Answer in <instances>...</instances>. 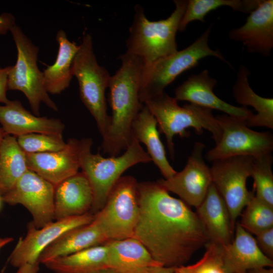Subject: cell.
<instances>
[{
	"mask_svg": "<svg viewBox=\"0 0 273 273\" xmlns=\"http://www.w3.org/2000/svg\"><path fill=\"white\" fill-rule=\"evenodd\" d=\"M139 215L133 238L162 266L185 265L209 242L196 214L157 181L138 183Z\"/></svg>",
	"mask_w": 273,
	"mask_h": 273,
	"instance_id": "obj_1",
	"label": "cell"
},
{
	"mask_svg": "<svg viewBox=\"0 0 273 273\" xmlns=\"http://www.w3.org/2000/svg\"><path fill=\"white\" fill-rule=\"evenodd\" d=\"M120 59L121 66L109 81L112 114L102 144L103 153L110 156H118L129 145L132 123L144 105L140 97L143 61L127 52Z\"/></svg>",
	"mask_w": 273,
	"mask_h": 273,
	"instance_id": "obj_2",
	"label": "cell"
},
{
	"mask_svg": "<svg viewBox=\"0 0 273 273\" xmlns=\"http://www.w3.org/2000/svg\"><path fill=\"white\" fill-rule=\"evenodd\" d=\"M91 139L79 140L80 168L88 180L94 193L92 213L95 214L104 206L107 197L122 173L140 163L151 162V159L140 143L133 136L129 145L121 155L104 157L91 151Z\"/></svg>",
	"mask_w": 273,
	"mask_h": 273,
	"instance_id": "obj_3",
	"label": "cell"
},
{
	"mask_svg": "<svg viewBox=\"0 0 273 273\" xmlns=\"http://www.w3.org/2000/svg\"><path fill=\"white\" fill-rule=\"evenodd\" d=\"M175 9L166 19L156 21L147 19L143 8H134L132 23L126 40V52L142 59L144 68L177 51L175 39L187 1L174 0Z\"/></svg>",
	"mask_w": 273,
	"mask_h": 273,
	"instance_id": "obj_4",
	"label": "cell"
},
{
	"mask_svg": "<svg viewBox=\"0 0 273 273\" xmlns=\"http://www.w3.org/2000/svg\"><path fill=\"white\" fill-rule=\"evenodd\" d=\"M155 118L159 130L166 138L171 157L174 156L173 138L176 134L181 138L187 137L190 133L186 129L192 127L198 134L203 129L211 133L217 144L221 136V129L212 110L196 105L186 104L180 107L174 97L165 92L149 98L143 103Z\"/></svg>",
	"mask_w": 273,
	"mask_h": 273,
	"instance_id": "obj_5",
	"label": "cell"
},
{
	"mask_svg": "<svg viewBox=\"0 0 273 273\" xmlns=\"http://www.w3.org/2000/svg\"><path fill=\"white\" fill-rule=\"evenodd\" d=\"M71 70L78 81L81 100L94 117L103 138L110 123L105 91L111 75L104 67L99 64L94 52L93 38L88 33L83 34Z\"/></svg>",
	"mask_w": 273,
	"mask_h": 273,
	"instance_id": "obj_6",
	"label": "cell"
},
{
	"mask_svg": "<svg viewBox=\"0 0 273 273\" xmlns=\"http://www.w3.org/2000/svg\"><path fill=\"white\" fill-rule=\"evenodd\" d=\"M211 26L191 44L185 49L163 58L143 70L140 100H145L158 96L183 72L195 67L201 59L212 56L229 64L218 50L208 45Z\"/></svg>",
	"mask_w": 273,
	"mask_h": 273,
	"instance_id": "obj_7",
	"label": "cell"
},
{
	"mask_svg": "<svg viewBox=\"0 0 273 273\" xmlns=\"http://www.w3.org/2000/svg\"><path fill=\"white\" fill-rule=\"evenodd\" d=\"M17 49L16 64L9 73L8 90L22 92L27 98L33 114L39 116L40 106L44 103L57 111L58 107L50 97L43 82V74L38 68V47L16 24L10 31Z\"/></svg>",
	"mask_w": 273,
	"mask_h": 273,
	"instance_id": "obj_8",
	"label": "cell"
},
{
	"mask_svg": "<svg viewBox=\"0 0 273 273\" xmlns=\"http://www.w3.org/2000/svg\"><path fill=\"white\" fill-rule=\"evenodd\" d=\"M138 187L133 176H121L94 215L108 241L133 237L139 215Z\"/></svg>",
	"mask_w": 273,
	"mask_h": 273,
	"instance_id": "obj_9",
	"label": "cell"
},
{
	"mask_svg": "<svg viewBox=\"0 0 273 273\" xmlns=\"http://www.w3.org/2000/svg\"><path fill=\"white\" fill-rule=\"evenodd\" d=\"M215 117L221 136L215 146L206 154L208 161L236 156L255 158L272 153L273 135L270 132L254 131L246 124V121L227 114Z\"/></svg>",
	"mask_w": 273,
	"mask_h": 273,
	"instance_id": "obj_10",
	"label": "cell"
},
{
	"mask_svg": "<svg viewBox=\"0 0 273 273\" xmlns=\"http://www.w3.org/2000/svg\"><path fill=\"white\" fill-rule=\"evenodd\" d=\"M254 158L236 156L217 159L210 168L212 183L224 200L235 223L243 209L255 196L246 186L251 176Z\"/></svg>",
	"mask_w": 273,
	"mask_h": 273,
	"instance_id": "obj_11",
	"label": "cell"
},
{
	"mask_svg": "<svg viewBox=\"0 0 273 273\" xmlns=\"http://www.w3.org/2000/svg\"><path fill=\"white\" fill-rule=\"evenodd\" d=\"M54 192L53 185L28 169L2 197L11 205L24 206L33 217V225L39 229L55 219Z\"/></svg>",
	"mask_w": 273,
	"mask_h": 273,
	"instance_id": "obj_12",
	"label": "cell"
},
{
	"mask_svg": "<svg viewBox=\"0 0 273 273\" xmlns=\"http://www.w3.org/2000/svg\"><path fill=\"white\" fill-rule=\"evenodd\" d=\"M204 148V144L196 142L184 169L169 178L157 181L168 192L176 194L196 208L205 199L212 184L210 169L203 156Z\"/></svg>",
	"mask_w": 273,
	"mask_h": 273,
	"instance_id": "obj_13",
	"label": "cell"
},
{
	"mask_svg": "<svg viewBox=\"0 0 273 273\" xmlns=\"http://www.w3.org/2000/svg\"><path fill=\"white\" fill-rule=\"evenodd\" d=\"M94 214H84L56 220L37 229L32 222L28 225L27 234L20 238L9 258L10 263L19 267L26 263L38 262L41 252L51 243L69 230L92 222Z\"/></svg>",
	"mask_w": 273,
	"mask_h": 273,
	"instance_id": "obj_14",
	"label": "cell"
},
{
	"mask_svg": "<svg viewBox=\"0 0 273 273\" xmlns=\"http://www.w3.org/2000/svg\"><path fill=\"white\" fill-rule=\"evenodd\" d=\"M217 84L207 70L192 74L175 90L177 101H185L209 109L223 112L229 116L247 121L254 114L246 107L233 106L217 97L213 88Z\"/></svg>",
	"mask_w": 273,
	"mask_h": 273,
	"instance_id": "obj_15",
	"label": "cell"
},
{
	"mask_svg": "<svg viewBox=\"0 0 273 273\" xmlns=\"http://www.w3.org/2000/svg\"><path fill=\"white\" fill-rule=\"evenodd\" d=\"M229 36L241 42L250 53L270 55L273 48V1L261 0L244 24L231 30Z\"/></svg>",
	"mask_w": 273,
	"mask_h": 273,
	"instance_id": "obj_16",
	"label": "cell"
},
{
	"mask_svg": "<svg viewBox=\"0 0 273 273\" xmlns=\"http://www.w3.org/2000/svg\"><path fill=\"white\" fill-rule=\"evenodd\" d=\"M78 149L79 140L70 139L60 151L26 154L28 168L55 187L78 172Z\"/></svg>",
	"mask_w": 273,
	"mask_h": 273,
	"instance_id": "obj_17",
	"label": "cell"
},
{
	"mask_svg": "<svg viewBox=\"0 0 273 273\" xmlns=\"http://www.w3.org/2000/svg\"><path fill=\"white\" fill-rule=\"evenodd\" d=\"M235 236L232 242L221 246V254L227 273H247L259 267H272L273 261L258 248L255 239L239 222L235 226Z\"/></svg>",
	"mask_w": 273,
	"mask_h": 273,
	"instance_id": "obj_18",
	"label": "cell"
},
{
	"mask_svg": "<svg viewBox=\"0 0 273 273\" xmlns=\"http://www.w3.org/2000/svg\"><path fill=\"white\" fill-rule=\"evenodd\" d=\"M0 123L6 135L16 138L32 133H63L65 129L59 119L33 114L18 100L0 105Z\"/></svg>",
	"mask_w": 273,
	"mask_h": 273,
	"instance_id": "obj_19",
	"label": "cell"
},
{
	"mask_svg": "<svg viewBox=\"0 0 273 273\" xmlns=\"http://www.w3.org/2000/svg\"><path fill=\"white\" fill-rule=\"evenodd\" d=\"M93 202L94 193L88 180L82 172H78L55 187V219L89 212Z\"/></svg>",
	"mask_w": 273,
	"mask_h": 273,
	"instance_id": "obj_20",
	"label": "cell"
},
{
	"mask_svg": "<svg viewBox=\"0 0 273 273\" xmlns=\"http://www.w3.org/2000/svg\"><path fill=\"white\" fill-rule=\"evenodd\" d=\"M196 213L206 231L209 242L222 247L232 242L236 225L224 200L212 183L205 199L196 208Z\"/></svg>",
	"mask_w": 273,
	"mask_h": 273,
	"instance_id": "obj_21",
	"label": "cell"
},
{
	"mask_svg": "<svg viewBox=\"0 0 273 273\" xmlns=\"http://www.w3.org/2000/svg\"><path fill=\"white\" fill-rule=\"evenodd\" d=\"M108 241L98 223H90L72 229L65 233L48 246L40 254L38 261H47L86 249L102 245Z\"/></svg>",
	"mask_w": 273,
	"mask_h": 273,
	"instance_id": "obj_22",
	"label": "cell"
},
{
	"mask_svg": "<svg viewBox=\"0 0 273 273\" xmlns=\"http://www.w3.org/2000/svg\"><path fill=\"white\" fill-rule=\"evenodd\" d=\"M105 244L107 247L109 268L123 273H142L151 266L162 265L134 238L110 240Z\"/></svg>",
	"mask_w": 273,
	"mask_h": 273,
	"instance_id": "obj_23",
	"label": "cell"
},
{
	"mask_svg": "<svg viewBox=\"0 0 273 273\" xmlns=\"http://www.w3.org/2000/svg\"><path fill=\"white\" fill-rule=\"evenodd\" d=\"M157 127L155 118L144 104L132 123L131 134L140 143L145 145L151 160L159 168L164 179H168L176 171L167 159Z\"/></svg>",
	"mask_w": 273,
	"mask_h": 273,
	"instance_id": "obj_24",
	"label": "cell"
},
{
	"mask_svg": "<svg viewBox=\"0 0 273 273\" xmlns=\"http://www.w3.org/2000/svg\"><path fill=\"white\" fill-rule=\"evenodd\" d=\"M56 39L58 51L55 62L43 71V82L49 94H60L70 85L73 77L72 65L79 46L69 40L66 32L59 30Z\"/></svg>",
	"mask_w": 273,
	"mask_h": 273,
	"instance_id": "obj_25",
	"label": "cell"
},
{
	"mask_svg": "<svg viewBox=\"0 0 273 273\" xmlns=\"http://www.w3.org/2000/svg\"><path fill=\"white\" fill-rule=\"evenodd\" d=\"M249 75L247 68L241 65L233 87L234 97L243 106H251L257 112L246 121V124L248 127L264 126L272 129L273 99L262 97L256 94L250 86Z\"/></svg>",
	"mask_w": 273,
	"mask_h": 273,
	"instance_id": "obj_26",
	"label": "cell"
},
{
	"mask_svg": "<svg viewBox=\"0 0 273 273\" xmlns=\"http://www.w3.org/2000/svg\"><path fill=\"white\" fill-rule=\"evenodd\" d=\"M43 264L55 273H91L108 267L107 247L105 243L91 247Z\"/></svg>",
	"mask_w": 273,
	"mask_h": 273,
	"instance_id": "obj_27",
	"label": "cell"
},
{
	"mask_svg": "<svg viewBox=\"0 0 273 273\" xmlns=\"http://www.w3.org/2000/svg\"><path fill=\"white\" fill-rule=\"evenodd\" d=\"M28 169L26 153L17 138L6 135L0 146V194L10 191Z\"/></svg>",
	"mask_w": 273,
	"mask_h": 273,
	"instance_id": "obj_28",
	"label": "cell"
},
{
	"mask_svg": "<svg viewBox=\"0 0 273 273\" xmlns=\"http://www.w3.org/2000/svg\"><path fill=\"white\" fill-rule=\"evenodd\" d=\"M261 0H189L180 22L178 31H184L193 21L205 22L204 18L210 12L226 6L234 11L250 13L259 5Z\"/></svg>",
	"mask_w": 273,
	"mask_h": 273,
	"instance_id": "obj_29",
	"label": "cell"
},
{
	"mask_svg": "<svg viewBox=\"0 0 273 273\" xmlns=\"http://www.w3.org/2000/svg\"><path fill=\"white\" fill-rule=\"evenodd\" d=\"M242 212L240 224L254 235L273 228V206L255 196Z\"/></svg>",
	"mask_w": 273,
	"mask_h": 273,
	"instance_id": "obj_30",
	"label": "cell"
},
{
	"mask_svg": "<svg viewBox=\"0 0 273 273\" xmlns=\"http://www.w3.org/2000/svg\"><path fill=\"white\" fill-rule=\"evenodd\" d=\"M271 153L254 158L251 176L257 198L273 206V174Z\"/></svg>",
	"mask_w": 273,
	"mask_h": 273,
	"instance_id": "obj_31",
	"label": "cell"
},
{
	"mask_svg": "<svg viewBox=\"0 0 273 273\" xmlns=\"http://www.w3.org/2000/svg\"><path fill=\"white\" fill-rule=\"evenodd\" d=\"M17 140L26 154L58 151L67 145L62 133H32L18 136Z\"/></svg>",
	"mask_w": 273,
	"mask_h": 273,
	"instance_id": "obj_32",
	"label": "cell"
},
{
	"mask_svg": "<svg viewBox=\"0 0 273 273\" xmlns=\"http://www.w3.org/2000/svg\"><path fill=\"white\" fill-rule=\"evenodd\" d=\"M202 258L196 263L174 268V273H227L223 263L221 247L209 242Z\"/></svg>",
	"mask_w": 273,
	"mask_h": 273,
	"instance_id": "obj_33",
	"label": "cell"
},
{
	"mask_svg": "<svg viewBox=\"0 0 273 273\" xmlns=\"http://www.w3.org/2000/svg\"><path fill=\"white\" fill-rule=\"evenodd\" d=\"M255 239L260 251L268 258L273 259V228L264 230L257 235Z\"/></svg>",
	"mask_w": 273,
	"mask_h": 273,
	"instance_id": "obj_34",
	"label": "cell"
},
{
	"mask_svg": "<svg viewBox=\"0 0 273 273\" xmlns=\"http://www.w3.org/2000/svg\"><path fill=\"white\" fill-rule=\"evenodd\" d=\"M11 67H2L0 66V103L5 105L10 101L7 97V92L8 90L9 73Z\"/></svg>",
	"mask_w": 273,
	"mask_h": 273,
	"instance_id": "obj_35",
	"label": "cell"
},
{
	"mask_svg": "<svg viewBox=\"0 0 273 273\" xmlns=\"http://www.w3.org/2000/svg\"><path fill=\"white\" fill-rule=\"evenodd\" d=\"M16 24L15 16L10 13L0 14V36L6 34Z\"/></svg>",
	"mask_w": 273,
	"mask_h": 273,
	"instance_id": "obj_36",
	"label": "cell"
},
{
	"mask_svg": "<svg viewBox=\"0 0 273 273\" xmlns=\"http://www.w3.org/2000/svg\"><path fill=\"white\" fill-rule=\"evenodd\" d=\"M39 262L26 263L18 267L16 273H37L39 270Z\"/></svg>",
	"mask_w": 273,
	"mask_h": 273,
	"instance_id": "obj_37",
	"label": "cell"
},
{
	"mask_svg": "<svg viewBox=\"0 0 273 273\" xmlns=\"http://www.w3.org/2000/svg\"><path fill=\"white\" fill-rule=\"evenodd\" d=\"M142 273H174V268L162 265L153 266L146 269Z\"/></svg>",
	"mask_w": 273,
	"mask_h": 273,
	"instance_id": "obj_38",
	"label": "cell"
},
{
	"mask_svg": "<svg viewBox=\"0 0 273 273\" xmlns=\"http://www.w3.org/2000/svg\"><path fill=\"white\" fill-rule=\"evenodd\" d=\"M247 273H273V269L272 267H259L250 269Z\"/></svg>",
	"mask_w": 273,
	"mask_h": 273,
	"instance_id": "obj_39",
	"label": "cell"
},
{
	"mask_svg": "<svg viewBox=\"0 0 273 273\" xmlns=\"http://www.w3.org/2000/svg\"><path fill=\"white\" fill-rule=\"evenodd\" d=\"M91 273H123L117 270L111 268H106L101 269Z\"/></svg>",
	"mask_w": 273,
	"mask_h": 273,
	"instance_id": "obj_40",
	"label": "cell"
},
{
	"mask_svg": "<svg viewBox=\"0 0 273 273\" xmlns=\"http://www.w3.org/2000/svg\"><path fill=\"white\" fill-rule=\"evenodd\" d=\"M13 240L12 238H6L5 240L0 243V251L4 246L10 243Z\"/></svg>",
	"mask_w": 273,
	"mask_h": 273,
	"instance_id": "obj_41",
	"label": "cell"
},
{
	"mask_svg": "<svg viewBox=\"0 0 273 273\" xmlns=\"http://www.w3.org/2000/svg\"><path fill=\"white\" fill-rule=\"evenodd\" d=\"M6 135V134L3 131V129L2 128H0V146L4 138Z\"/></svg>",
	"mask_w": 273,
	"mask_h": 273,
	"instance_id": "obj_42",
	"label": "cell"
},
{
	"mask_svg": "<svg viewBox=\"0 0 273 273\" xmlns=\"http://www.w3.org/2000/svg\"><path fill=\"white\" fill-rule=\"evenodd\" d=\"M2 202H3V200H2V195L0 194V209H1V208Z\"/></svg>",
	"mask_w": 273,
	"mask_h": 273,
	"instance_id": "obj_43",
	"label": "cell"
},
{
	"mask_svg": "<svg viewBox=\"0 0 273 273\" xmlns=\"http://www.w3.org/2000/svg\"><path fill=\"white\" fill-rule=\"evenodd\" d=\"M5 240V238H0V243L2 242Z\"/></svg>",
	"mask_w": 273,
	"mask_h": 273,
	"instance_id": "obj_44",
	"label": "cell"
}]
</instances>
